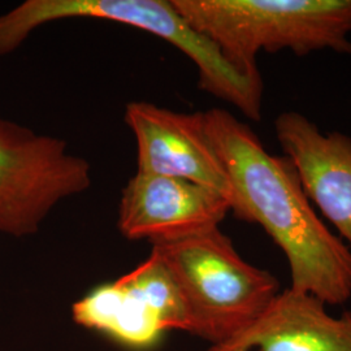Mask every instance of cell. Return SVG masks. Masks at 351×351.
I'll return each mask as SVG.
<instances>
[{"mask_svg":"<svg viewBox=\"0 0 351 351\" xmlns=\"http://www.w3.org/2000/svg\"><path fill=\"white\" fill-rule=\"evenodd\" d=\"M203 116L232 188L230 213L262 226L284 252L290 289L326 306L350 301L351 249L316 215L294 164L269 154L250 126L226 110Z\"/></svg>","mask_w":351,"mask_h":351,"instance_id":"1","label":"cell"},{"mask_svg":"<svg viewBox=\"0 0 351 351\" xmlns=\"http://www.w3.org/2000/svg\"><path fill=\"white\" fill-rule=\"evenodd\" d=\"M64 19H98L162 38L197 65L199 88L261 121L263 78L230 63L220 47L197 32L171 0H26L0 16V56L17 50L42 25Z\"/></svg>","mask_w":351,"mask_h":351,"instance_id":"2","label":"cell"},{"mask_svg":"<svg viewBox=\"0 0 351 351\" xmlns=\"http://www.w3.org/2000/svg\"><path fill=\"white\" fill-rule=\"evenodd\" d=\"M190 26L226 59L259 72V52L315 51L351 55V0H171Z\"/></svg>","mask_w":351,"mask_h":351,"instance_id":"3","label":"cell"},{"mask_svg":"<svg viewBox=\"0 0 351 351\" xmlns=\"http://www.w3.org/2000/svg\"><path fill=\"white\" fill-rule=\"evenodd\" d=\"M185 302L190 335L220 345L254 324L282 291L271 272L246 262L220 228L151 245Z\"/></svg>","mask_w":351,"mask_h":351,"instance_id":"4","label":"cell"},{"mask_svg":"<svg viewBox=\"0 0 351 351\" xmlns=\"http://www.w3.org/2000/svg\"><path fill=\"white\" fill-rule=\"evenodd\" d=\"M91 165L64 139L0 119V233L33 236L60 202L91 186Z\"/></svg>","mask_w":351,"mask_h":351,"instance_id":"5","label":"cell"},{"mask_svg":"<svg viewBox=\"0 0 351 351\" xmlns=\"http://www.w3.org/2000/svg\"><path fill=\"white\" fill-rule=\"evenodd\" d=\"M72 316L130 350H150L169 330L190 332L180 289L154 252L129 274L91 289L73 304Z\"/></svg>","mask_w":351,"mask_h":351,"instance_id":"6","label":"cell"},{"mask_svg":"<svg viewBox=\"0 0 351 351\" xmlns=\"http://www.w3.org/2000/svg\"><path fill=\"white\" fill-rule=\"evenodd\" d=\"M229 213L230 203L213 189L137 172L123 189L117 226L125 239L152 245L219 228Z\"/></svg>","mask_w":351,"mask_h":351,"instance_id":"7","label":"cell"},{"mask_svg":"<svg viewBox=\"0 0 351 351\" xmlns=\"http://www.w3.org/2000/svg\"><path fill=\"white\" fill-rule=\"evenodd\" d=\"M125 123L137 142V172L213 189L226 197L232 210V188L207 136L203 112H175L149 101H130Z\"/></svg>","mask_w":351,"mask_h":351,"instance_id":"8","label":"cell"},{"mask_svg":"<svg viewBox=\"0 0 351 351\" xmlns=\"http://www.w3.org/2000/svg\"><path fill=\"white\" fill-rule=\"evenodd\" d=\"M278 145L294 164L308 199L351 246V138L341 132H323L297 111L275 120Z\"/></svg>","mask_w":351,"mask_h":351,"instance_id":"9","label":"cell"},{"mask_svg":"<svg viewBox=\"0 0 351 351\" xmlns=\"http://www.w3.org/2000/svg\"><path fill=\"white\" fill-rule=\"evenodd\" d=\"M208 351H351V311L333 316L324 302L285 289L254 324Z\"/></svg>","mask_w":351,"mask_h":351,"instance_id":"10","label":"cell"}]
</instances>
